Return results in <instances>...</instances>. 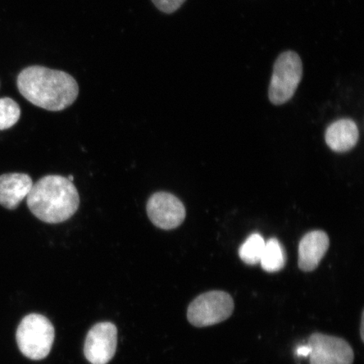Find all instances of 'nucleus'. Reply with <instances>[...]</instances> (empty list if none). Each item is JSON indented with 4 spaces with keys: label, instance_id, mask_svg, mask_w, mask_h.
<instances>
[{
    "label": "nucleus",
    "instance_id": "4",
    "mask_svg": "<svg viewBox=\"0 0 364 364\" xmlns=\"http://www.w3.org/2000/svg\"><path fill=\"white\" fill-rule=\"evenodd\" d=\"M303 77V63L297 53H281L273 66L268 90L270 102L276 106L285 104L294 97Z\"/></svg>",
    "mask_w": 364,
    "mask_h": 364
},
{
    "label": "nucleus",
    "instance_id": "3",
    "mask_svg": "<svg viewBox=\"0 0 364 364\" xmlns=\"http://www.w3.org/2000/svg\"><path fill=\"white\" fill-rule=\"evenodd\" d=\"M54 327L47 317L31 314L22 318L16 331V341L20 351L33 360H41L51 351Z\"/></svg>",
    "mask_w": 364,
    "mask_h": 364
},
{
    "label": "nucleus",
    "instance_id": "10",
    "mask_svg": "<svg viewBox=\"0 0 364 364\" xmlns=\"http://www.w3.org/2000/svg\"><path fill=\"white\" fill-rule=\"evenodd\" d=\"M31 176L22 173H10L0 176V205L15 209L26 198L33 188Z\"/></svg>",
    "mask_w": 364,
    "mask_h": 364
},
{
    "label": "nucleus",
    "instance_id": "14",
    "mask_svg": "<svg viewBox=\"0 0 364 364\" xmlns=\"http://www.w3.org/2000/svg\"><path fill=\"white\" fill-rule=\"evenodd\" d=\"M21 107L9 97L0 99V130L11 129L21 117Z\"/></svg>",
    "mask_w": 364,
    "mask_h": 364
},
{
    "label": "nucleus",
    "instance_id": "1",
    "mask_svg": "<svg viewBox=\"0 0 364 364\" xmlns=\"http://www.w3.org/2000/svg\"><path fill=\"white\" fill-rule=\"evenodd\" d=\"M17 87L27 101L50 112L70 107L80 91L78 83L68 73L38 65L20 73Z\"/></svg>",
    "mask_w": 364,
    "mask_h": 364
},
{
    "label": "nucleus",
    "instance_id": "15",
    "mask_svg": "<svg viewBox=\"0 0 364 364\" xmlns=\"http://www.w3.org/2000/svg\"><path fill=\"white\" fill-rule=\"evenodd\" d=\"M154 6L163 13L172 14L178 11L186 0H151Z\"/></svg>",
    "mask_w": 364,
    "mask_h": 364
},
{
    "label": "nucleus",
    "instance_id": "13",
    "mask_svg": "<svg viewBox=\"0 0 364 364\" xmlns=\"http://www.w3.org/2000/svg\"><path fill=\"white\" fill-rule=\"evenodd\" d=\"M266 241L259 234H252L245 240L239 249V256L248 265H256L260 262Z\"/></svg>",
    "mask_w": 364,
    "mask_h": 364
},
{
    "label": "nucleus",
    "instance_id": "7",
    "mask_svg": "<svg viewBox=\"0 0 364 364\" xmlns=\"http://www.w3.org/2000/svg\"><path fill=\"white\" fill-rule=\"evenodd\" d=\"M146 209L150 221L161 230H174L185 220L186 208L183 203L169 193L153 194L149 199Z\"/></svg>",
    "mask_w": 364,
    "mask_h": 364
},
{
    "label": "nucleus",
    "instance_id": "2",
    "mask_svg": "<svg viewBox=\"0 0 364 364\" xmlns=\"http://www.w3.org/2000/svg\"><path fill=\"white\" fill-rule=\"evenodd\" d=\"M27 206L38 220L59 224L75 215L80 195L73 182L65 176L49 175L33 184L27 196Z\"/></svg>",
    "mask_w": 364,
    "mask_h": 364
},
{
    "label": "nucleus",
    "instance_id": "12",
    "mask_svg": "<svg viewBox=\"0 0 364 364\" xmlns=\"http://www.w3.org/2000/svg\"><path fill=\"white\" fill-rule=\"evenodd\" d=\"M263 270L273 273L283 269L286 263V253L279 240L272 238L264 247L260 261Z\"/></svg>",
    "mask_w": 364,
    "mask_h": 364
},
{
    "label": "nucleus",
    "instance_id": "9",
    "mask_svg": "<svg viewBox=\"0 0 364 364\" xmlns=\"http://www.w3.org/2000/svg\"><path fill=\"white\" fill-rule=\"evenodd\" d=\"M330 240L324 231L309 232L300 240L299 245V267L303 272L316 269L329 249Z\"/></svg>",
    "mask_w": 364,
    "mask_h": 364
},
{
    "label": "nucleus",
    "instance_id": "17",
    "mask_svg": "<svg viewBox=\"0 0 364 364\" xmlns=\"http://www.w3.org/2000/svg\"><path fill=\"white\" fill-rule=\"evenodd\" d=\"M68 179L73 182V181H74V177H73L72 176H70L68 177Z\"/></svg>",
    "mask_w": 364,
    "mask_h": 364
},
{
    "label": "nucleus",
    "instance_id": "11",
    "mask_svg": "<svg viewBox=\"0 0 364 364\" xmlns=\"http://www.w3.org/2000/svg\"><path fill=\"white\" fill-rule=\"evenodd\" d=\"M358 138V126L351 119L336 121L326 132V144L338 153L348 152L356 146Z\"/></svg>",
    "mask_w": 364,
    "mask_h": 364
},
{
    "label": "nucleus",
    "instance_id": "6",
    "mask_svg": "<svg viewBox=\"0 0 364 364\" xmlns=\"http://www.w3.org/2000/svg\"><path fill=\"white\" fill-rule=\"evenodd\" d=\"M308 345L311 364H353L354 353L351 346L343 339L321 333H314Z\"/></svg>",
    "mask_w": 364,
    "mask_h": 364
},
{
    "label": "nucleus",
    "instance_id": "8",
    "mask_svg": "<svg viewBox=\"0 0 364 364\" xmlns=\"http://www.w3.org/2000/svg\"><path fill=\"white\" fill-rule=\"evenodd\" d=\"M117 330L110 322L95 325L86 336L84 353L91 364H107L115 355Z\"/></svg>",
    "mask_w": 364,
    "mask_h": 364
},
{
    "label": "nucleus",
    "instance_id": "5",
    "mask_svg": "<svg viewBox=\"0 0 364 364\" xmlns=\"http://www.w3.org/2000/svg\"><path fill=\"white\" fill-rule=\"evenodd\" d=\"M235 309L234 299L224 291H210L199 295L190 304L188 321L196 327L218 324L229 318Z\"/></svg>",
    "mask_w": 364,
    "mask_h": 364
},
{
    "label": "nucleus",
    "instance_id": "16",
    "mask_svg": "<svg viewBox=\"0 0 364 364\" xmlns=\"http://www.w3.org/2000/svg\"><path fill=\"white\" fill-rule=\"evenodd\" d=\"M311 347H309V346L307 344L304 346H300V347L296 350V354H297L298 357L307 358L309 356V354H311Z\"/></svg>",
    "mask_w": 364,
    "mask_h": 364
}]
</instances>
